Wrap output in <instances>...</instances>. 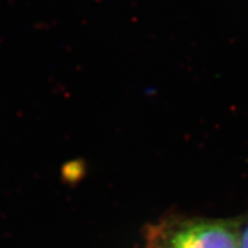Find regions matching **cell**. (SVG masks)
<instances>
[{"mask_svg":"<svg viewBox=\"0 0 248 248\" xmlns=\"http://www.w3.org/2000/svg\"><path fill=\"white\" fill-rule=\"evenodd\" d=\"M240 218L170 214L144 230L145 248H240Z\"/></svg>","mask_w":248,"mask_h":248,"instance_id":"6da1fadb","label":"cell"},{"mask_svg":"<svg viewBox=\"0 0 248 248\" xmlns=\"http://www.w3.org/2000/svg\"><path fill=\"white\" fill-rule=\"evenodd\" d=\"M239 240L240 248H248V215L240 218Z\"/></svg>","mask_w":248,"mask_h":248,"instance_id":"7a4b0ae2","label":"cell"}]
</instances>
